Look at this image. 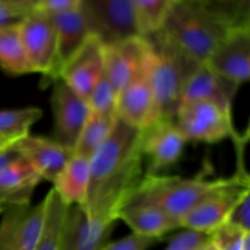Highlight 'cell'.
<instances>
[{"mask_svg": "<svg viewBox=\"0 0 250 250\" xmlns=\"http://www.w3.org/2000/svg\"><path fill=\"white\" fill-rule=\"evenodd\" d=\"M142 131L116 119L104 143L89 160L84 208L89 217L116 222L143 177Z\"/></svg>", "mask_w": 250, "mask_h": 250, "instance_id": "cell-1", "label": "cell"}, {"mask_svg": "<svg viewBox=\"0 0 250 250\" xmlns=\"http://www.w3.org/2000/svg\"><path fill=\"white\" fill-rule=\"evenodd\" d=\"M208 173L203 170L193 178L146 173L124 208L155 207L181 220L215 193L236 185H250V178L237 173L220 178H208Z\"/></svg>", "mask_w": 250, "mask_h": 250, "instance_id": "cell-2", "label": "cell"}, {"mask_svg": "<svg viewBox=\"0 0 250 250\" xmlns=\"http://www.w3.org/2000/svg\"><path fill=\"white\" fill-rule=\"evenodd\" d=\"M232 27L216 0H177L158 32L195 61L205 63Z\"/></svg>", "mask_w": 250, "mask_h": 250, "instance_id": "cell-3", "label": "cell"}, {"mask_svg": "<svg viewBox=\"0 0 250 250\" xmlns=\"http://www.w3.org/2000/svg\"><path fill=\"white\" fill-rule=\"evenodd\" d=\"M146 38L149 43L146 75L153 90L159 120H173L182 102L183 88L200 62L170 43L160 32Z\"/></svg>", "mask_w": 250, "mask_h": 250, "instance_id": "cell-4", "label": "cell"}, {"mask_svg": "<svg viewBox=\"0 0 250 250\" xmlns=\"http://www.w3.org/2000/svg\"><path fill=\"white\" fill-rule=\"evenodd\" d=\"M173 122L187 142L214 144L232 138L237 132L232 112L203 100L182 103Z\"/></svg>", "mask_w": 250, "mask_h": 250, "instance_id": "cell-5", "label": "cell"}, {"mask_svg": "<svg viewBox=\"0 0 250 250\" xmlns=\"http://www.w3.org/2000/svg\"><path fill=\"white\" fill-rule=\"evenodd\" d=\"M19 29L32 72L42 73V85L51 84L56 58V32L51 16L39 9L32 10Z\"/></svg>", "mask_w": 250, "mask_h": 250, "instance_id": "cell-6", "label": "cell"}, {"mask_svg": "<svg viewBox=\"0 0 250 250\" xmlns=\"http://www.w3.org/2000/svg\"><path fill=\"white\" fill-rule=\"evenodd\" d=\"M81 9L92 34L97 36L104 45L141 36L132 0H83Z\"/></svg>", "mask_w": 250, "mask_h": 250, "instance_id": "cell-7", "label": "cell"}, {"mask_svg": "<svg viewBox=\"0 0 250 250\" xmlns=\"http://www.w3.org/2000/svg\"><path fill=\"white\" fill-rule=\"evenodd\" d=\"M45 217V199L36 205H9L1 212L0 250H34Z\"/></svg>", "mask_w": 250, "mask_h": 250, "instance_id": "cell-8", "label": "cell"}, {"mask_svg": "<svg viewBox=\"0 0 250 250\" xmlns=\"http://www.w3.org/2000/svg\"><path fill=\"white\" fill-rule=\"evenodd\" d=\"M148 54L149 43L143 36H134L105 45L104 76L117 93L143 75Z\"/></svg>", "mask_w": 250, "mask_h": 250, "instance_id": "cell-9", "label": "cell"}, {"mask_svg": "<svg viewBox=\"0 0 250 250\" xmlns=\"http://www.w3.org/2000/svg\"><path fill=\"white\" fill-rule=\"evenodd\" d=\"M51 109L54 115V141L75 149L81 131L90 114L87 100L73 92L62 80L53 83Z\"/></svg>", "mask_w": 250, "mask_h": 250, "instance_id": "cell-10", "label": "cell"}, {"mask_svg": "<svg viewBox=\"0 0 250 250\" xmlns=\"http://www.w3.org/2000/svg\"><path fill=\"white\" fill-rule=\"evenodd\" d=\"M216 75L237 85L250 78V26L232 27L207 62Z\"/></svg>", "mask_w": 250, "mask_h": 250, "instance_id": "cell-11", "label": "cell"}, {"mask_svg": "<svg viewBox=\"0 0 250 250\" xmlns=\"http://www.w3.org/2000/svg\"><path fill=\"white\" fill-rule=\"evenodd\" d=\"M187 141L173 120H158L142 131V154L148 160L149 175H159L180 161Z\"/></svg>", "mask_w": 250, "mask_h": 250, "instance_id": "cell-12", "label": "cell"}, {"mask_svg": "<svg viewBox=\"0 0 250 250\" xmlns=\"http://www.w3.org/2000/svg\"><path fill=\"white\" fill-rule=\"evenodd\" d=\"M116 222L89 217L82 205L67 207L59 250H102L110 242Z\"/></svg>", "mask_w": 250, "mask_h": 250, "instance_id": "cell-13", "label": "cell"}, {"mask_svg": "<svg viewBox=\"0 0 250 250\" xmlns=\"http://www.w3.org/2000/svg\"><path fill=\"white\" fill-rule=\"evenodd\" d=\"M105 45L97 36L90 34L80 50L61 70L60 78L73 92L87 100L88 95L104 76Z\"/></svg>", "mask_w": 250, "mask_h": 250, "instance_id": "cell-14", "label": "cell"}, {"mask_svg": "<svg viewBox=\"0 0 250 250\" xmlns=\"http://www.w3.org/2000/svg\"><path fill=\"white\" fill-rule=\"evenodd\" d=\"M250 190V185H236L215 193L180 220L181 227L210 234L227 222L236 203Z\"/></svg>", "mask_w": 250, "mask_h": 250, "instance_id": "cell-15", "label": "cell"}, {"mask_svg": "<svg viewBox=\"0 0 250 250\" xmlns=\"http://www.w3.org/2000/svg\"><path fill=\"white\" fill-rule=\"evenodd\" d=\"M116 115L137 129L148 128L159 120L155 99L146 71L117 94Z\"/></svg>", "mask_w": 250, "mask_h": 250, "instance_id": "cell-16", "label": "cell"}, {"mask_svg": "<svg viewBox=\"0 0 250 250\" xmlns=\"http://www.w3.org/2000/svg\"><path fill=\"white\" fill-rule=\"evenodd\" d=\"M22 158L38 172L42 180L54 182L71 156L72 149L61 146L58 142L45 137L27 134L15 143Z\"/></svg>", "mask_w": 250, "mask_h": 250, "instance_id": "cell-17", "label": "cell"}, {"mask_svg": "<svg viewBox=\"0 0 250 250\" xmlns=\"http://www.w3.org/2000/svg\"><path fill=\"white\" fill-rule=\"evenodd\" d=\"M56 32V58L51 84L60 78L61 70L92 34L82 9L50 15Z\"/></svg>", "mask_w": 250, "mask_h": 250, "instance_id": "cell-18", "label": "cell"}, {"mask_svg": "<svg viewBox=\"0 0 250 250\" xmlns=\"http://www.w3.org/2000/svg\"><path fill=\"white\" fill-rule=\"evenodd\" d=\"M239 85L220 77L207 63H200L186 83L182 103L210 102L221 109L232 112V102Z\"/></svg>", "mask_w": 250, "mask_h": 250, "instance_id": "cell-19", "label": "cell"}, {"mask_svg": "<svg viewBox=\"0 0 250 250\" xmlns=\"http://www.w3.org/2000/svg\"><path fill=\"white\" fill-rule=\"evenodd\" d=\"M41 181L38 172L23 158L19 159L0 172V204L2 207L29 204Z\"/></svg>", "mask_w": 250, "mask_h": 250, "instance_id": "cell-20", "label": "cell"}, {"mask_svg": "<svg viewBox=\"0 0 250 250\" xmlns=\"http://www.w3.org/2000/svg\"><path fill=\"white\" fill-rule=\"evenodd\" d=\"M122 220L132 232L143 237L163 239L165 234L181 229L180 220L155 207H127L120 211Z\"/></svg>", "mask_w": 250, "mask_h": 250, "instance_id": "cell-21", "label": "cell"}, {"mask_svg": "<svg viewBox=\"0 0 250 250\" xmlns=\"http://www.w3.org/2000/svg\"><path fill=\"white\" fill-rule=\"evenodd\" d=\"M53 183V188L67 207L83 205L89 186V160L73 153Z\"/></svg>", "mask_w": 250, "mask_h": 250, "instance_id": "cell-22", "label": "cell"}, {"mask_svg": "<svg viewBox=\"0 0 250 250\" xmlns=\"http://www.w3.org/2000/svg\"><path fill=\"white\" fill-rule=\"evenodd\" d=\"M117 115H100L90 112L81 131L73 153L90 160L114 128Z\"/></svg>", "mask_w": 250, "mask_h": 250, "instance_id": "cell-23", "label": "cell"}, {"mask_svg": "<svg viewBox=\"0 0 250 250\" xmlns=\"http://www.w3.org/2000/svg\"><path fill=\"white\" fill-rule=\"evenodd\" d=\"M19 26L0 29V68L12 76L32 73Z\"/></svg>", "mask_w": 250, "mask_h": 250, "instance_id": "cell-24", "label": "cell"}, {"mask_svg": "<svg viewBox=\"0 0 250 250\" xmlns=\"http://www.w3.org/2000/svg\"><path fill=\"white\" fill-rule=\"evenodd\" d=\"M45 199V217L41 238L34 250H59L61 226L67 205L60 199L54 188L49 190Z\"/></svg>", "mask_w": 250, "mask_h": 250, "instance_id": "cell-25", "label": "cell"}, {"mask_svg": "<svg viewBox=\"0 0 250 250\" xmlns=\"http://www.w3.org/2000/svg\"><path fill=\"white\" fill-rule=\"evenodd\" d=\"M177 0H132L136 24L141 36L160 31Z\"/></svg>", "mask_w": 250, "mask_h": 250, "instance_id": "cell-26", "label": "cell"}, {"mask_svg": "<svg viewBox=\"0 0 250 250\" xmlns=\"http://www.w3.org/2000/svg\"><path fill=\"white\" fill-rule=\"evenodd\" d=\"M43 112L38 107L0 110V136L19 141L29 134L32 125L42 117Z\"/></svg>", "mask_w": 250, "mask_h": 250, "instance_id": "cell-27", "label": "cell"}, {"mask_svg": "<svg viewBox=\"0 0 250 250\" xmlns=\"http://www.w3.org/2000/svg\"><path fill=\"white\" fill-rule=\"evenodd\" d=\"M117 94L111 83L105 76L100 78L87 98L90 112L100 115H116Z\"/></svg>", "mask_w": 250, "mask_h": 250, "instance_id": "cell-28", "label": "cell"}, {"mask_svg": "<svg viewBox=\"0 0 250 250\" xmlns=\"http://www.w3.org/2000/svg\"><path fill=\"white\" fill-rule=\"evenodd\" d=\"M250 239V232L225 222L210 233V241L217 250H242Z\"/></svg>", "mask_w": 250, "mask_h": 250, "instance_id": "cell-29", "label": "cell"}, {"mask_svg": "<svg viewBox=\"0 0 250 250\" xmlns=\"http://www.w3.org/2000/svg\"><path fill=\"white\" fill-rule=\"evenodd\" d=\"M210 238V234L186 229L176 234L165 250H195Z\"/></svg>", "mask_w": 250, "mask_h": 250, "instance_id": "cell-30", "label": "cell"}, {"mask_svg": "<svg viewBox=\"0 0 250 250\" xmlns=\"http://www.w3.org/2000/svg\"><path fill=\"white\" fill-rule=\"evenodd\" d=\"M159 242L160 241L156 238H149V237L132 233L112 243L109 242L102 250H148Z\"/></svg>", "mask_w": 250, "mask_h": 250, "instance_id": "cell-31", "label": "cell"}, {"mask_svg": "<svg viewBox=\"0 0 250 250\" xmlns=\"http://www.w3.org/2000/svg\"><path fill=\"white\" fill-rule=\"evenodd\" d=\"M250 190L242 195L241 199L236 203L232 211L229 212L227 222L233 224L241 229L250 232Z\"/></svg>", "mask_w": 250, "mask_h": 250, "instance_id": "cell-32", "label": "cell"}, {"mask_svg": "<svg viewBox=\"0 0 250 250\" xmlns=\"http://www.w3.org/2000/svg\"><path fill=\"white\" fill-rule=\"evenodd\" d=\"M28 12L0 1V29L19 26Z\"/></svg>", "mask_w": 250, "mask_h": 250, "instance_id": "cell-33", "label": "cell"}, {"mask_svg": "<svg viewBox=\"0 0 250 250\" xmlns=\"http://www.w3.org/2000/svg\"><path fill=\"white\" fill-rule=\"evenodd\" d=\"M83 0H43L38 9L49 15L72 11L82 6Z\"/></svg>", "mask_w": 250, "mask_h": 250, "instance_id": "cell-34", "label": "cell"}, {"mask_svg": "<svg viewBox=\"0 0 250 250\" xmlns=\"http://www.w3.org/2000/svg\"><path fill=\"white\" fill-rule=\"evenodd\" d=\"M21 158V154L15 148V143L6 146V148L0 149V172H2L5 168L9 167L11 164H14L15 161H17Z\"/></svg>", "mask_w": 250, "mask_h": 250, "instance_id": "cell-35", "label": "cell"}, {"mask_svg": "<svg viewBox=\"0 0 250 250\" xmlns=\"http://www.w3.org/2000/svg\"><path fill=\"white\" fill-rule=\"evenodd\" d=\"M0 1L10 6L24 10V11H32V10L38 9L43 0H0Z\"/></svg>", "mask_w": 250, "mask_h": 250, "instance_id": "cell-36", "label": "cell"}, {"mask_svg": "<svg viewBox=\"0 0 250 250\" xmlns=\"http://www.w3.org/2000/svg\"><path fill=\"white\" fill-rule=\"evenodd\" d=\"M17 141H14V139H10V138H6V137H1L0 136V149L2 148H6V146H11V144L16 143Z\"/></svg>", "mask_w": 250, "mask_h": 250, "instance_id": "cell-37", "label": "cell"}, {"mask_svg": "<svg viewBox=\"0 0 250 250\" xmlns=\"http://www.w3.org/2000/svg\"><path fill=\"white\" fill-rule=\"evenodd\" d=\"M195 250H217V249L215 248V246L212 244V242L210 241V238H209L207 242H205V243H203L202 246L198 247Z\"/></svg>", "mask_w": 250, "mask_h": 250, "instance_id": "cell-38", "label": "cell"}, {"mask_svg": "<svg viewBox=\"0 0 250 250\" xmlns=\"http://www.w3.org/2000/svg\"><path fill=\"white\" fill-rule=\"evenodd\" d=\"M242 250H250V239L248 242H247L246 244H244V247H243V249Z\"/></svg>", "mask_w": 250, "mask_h": 250, "instance_id": "cell-39", "label": "cell"}, {"mask_svg": "<svg viewBox=\"0 0 250 250\" xmlns=\"http://www.w3.org/2000/svg\"><path fill=\"white\" fill-rule=\"evenodd\" d=\"M4 209H5V207H2V205L0 204V215H1V212L4 211Z\"/></svg>", "mask_w": 250, "mask_h": 250, "instance_id": "cell-40", "label": "cell"}, {"mask_svg": "<svg viewBox=\"0 0 250 250\" xmlns=\"http://www.w3.org/2000/svg\"><path fill=\"white\" fill-rule=\"evenodd\" d=\"M219 1H222V0H219Z\"/></svg>", "mask_w": 250, "mask_h": 250, "instance_id": "cell-41", "label": "cell"}]
</instances>
